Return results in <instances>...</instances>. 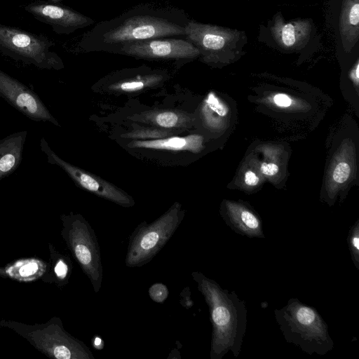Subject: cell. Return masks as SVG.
<instances>
[{"instance_id": "1", "label": "cell", "mask_w": 359, "mask_h": 359, "mask_svg": "<svg viewBox=\"0 0 359 359\" xmlns=\"http://www.w3.org/2000/svg\"><path fill=\"white\" fill-rule=\"evenodd\" d=\"M189 20L185 13L178 8L142 4L96 24L83 35L79 48L85 52L112 53L130 42L184 36Z\"/></svg>"}, {"instance_id": "2", "label": "cell", "mask_w": 359, "mask_h": 359, "mask_svg": "<svg viewBox=\"0 0 359 359\" xmlns=\"http://www.w3.org/2000/svg\"><path fill=\"white\" fill-rule=\"evenodd\" d=\"M194 278L210 309L212 325L211 359H222L229 351L237 358L247 328L245 302L234 291L222 288L201 273H195Z\"/></svg>"}, {"instance_id": "3", "label": "cell", "mask_w": 359, "mask_h": 359, "mask_svg": "<svg viewBox=\"0 0 359 359\" xmlns=\"http://www.w3.org/2000/svg\"><path fill=\"white\" fill-rule=\"evenodd\" d=\"M275 319L287 342L309 354L324 355L334 348L328 326L316 308L291 298L274 311Z\"/></svg>"}, {"instance_id": "4", "label": "cell", "mask_w": 359, "mask_h": 359, "mask_svg": "<svg viewBox=\"0 0 359 359\" xmlns=\"http://www.w3.org/2000/svg\"><path fill=\"white\" fill-rule=\"evenodd\" d=\"M184 39L200 52V60L210 65H226L240 57L248 39L245 32L190 20Z\"/></svg>"}, {"instance_id": "5", "label": "cell", "mask_w": 359, "mask_h": 359, "mask_svg": "<svg viewBox=\"0 0 359 359\" xmlns=\"http://www.w3.org/2000/svg\"><path fill=\"white\" fill-rule=\"evenodd\" d=\"M0 326L13 330L48 358L76 359L86 357L82 344L65 331L60 318L53 317L46 323L34 325L2 319Z\"/></svg>"}, {"instance_id": "6", "label": "cell", "mask_w": 359, "mask_h": 359, "mask_svg": "<svg viewBox=\"0 0 359 359\" xmlns=\"http://www.w3.org/2000/svg\"><path fill=\"white\" fill-rule=\"evenodd\" d=\"M50 42L35 34L0 25V51L40 69L59 70L64 65Z\"/></svg>"}, {"instance_id": "7", "label": "cell", "mask_w": 359, "mask_h": 359, "mask_svg": "<svg viewBox=\"0 0 359 359\" xmlns=\"http://www.w3.org/2000/svg\"><path fill=\"white\" fill-rule=\"evenodd\" d=\"M112 53L137 59L175 60L189 62L199 57L200 52L185 39L172 37L155 38L127 43L113 50Z\"/></svg>"}, {"instance_id": "8", "label": "cell", "mask_w": 359, "mask_h": 359, "mask_svg": "<svg viewBox=\"0 0 359 359\" xmlns=\"http://www.w3.org/2000/svg\"><path fill=\"white\" fill-rule=\"evenodd\" d=\"M40 148L49 163L61 168L80 187L118 204H132L133 200L129 196L114 184L62 159L51 149L44 138L40 140Z\"/></svg>"}, {"instance_id": "9", "label": "cell", "mask_w": 359, "mask_h": 359, "mask_svg": "<svg viewBox=\"0 0 359 359\" xmlns=\"http://www.w3.org/2000/svg\"><path fill=\"white\" fill-rule=\"evenodd\" d=\"M0 96L15 109L33 121L60 126L34 92L1 69Z\"/></svg>"}, {"instance_id": "10", "label": "cell", "mask_w": 359, "mask_h": 359, "mask_svg": "<svg viewBox=\"0 0 359 359\" xmlns=\"http://www.w3.org/2000/svg\"><path fill=\"white\" fill-rule=\"evenodd\" d=\"M25 9L35 18L50 25L58 34H69L95 22L86 15L58 5L32 4L27 5Z\"/></svg>"}, {"instance_id": "11", "label": "cell", "mask_w": 359, "mask_h": 359, "mask_svg": "<svg viewBox=\"0 0 359 359\" xmlns=\"http://www.w3.org/2000/svg\"><path fill=\"white\" fill-rule=\"evenodd\" d=\"M61 236L73 256L86 273L93 268V248L87 225L79 215L70 214L61 216Z\"/></svg>"}, {"instance_id": "12", "label": "cell", "mask_w": 359, "mask_h": 359, "mask_svg": "<svg viewBox=\"0 0 359 359\" xmlns=\"http://www.w3.org/2000/svg\"><path fill=\"white\" fill-rule=\"evenodd\" d=\"M271 36L276 44L285 50H299L309 41L312 31L310 19L285 21L281 13H277L270 26Z\"/></svg>"}, {"instance_id": "13", "label": "cell", "mask_w": 359, "mask_h": 359, "mask_svg": "<svg viewBox=\"0 0 359 359\" xmlns=\"http://www.w3.org/2000/svg\"><path fill=\"white\" fill-rule=\"evenodd\" d=\"M177 213V207L170 210L135 241L130 252L132 258L130 259H133L132 264L143 260V258H147L160 248L161 243L165 241L175 226Z\"/></svg>"}, {"instance_id": "14", "label": "cell", "mask_w": 359, "mask_h": 359, "mask_svg": "<svg viewBox=\"0 0 359 359\" xmlns=\"http://www.w3.org/2000/svg\"><path fill=\"white\" fill-rule=\"evenodd\" d=\"M221 214L227 226L236 233L250 238H265L260 217L245 204L226 201Z\"/></svg>"}, {"instance_id": "15", "label": "cell", "mask_w": 359, "mask_h": 359, "mask_svg": "<svg viewBox=\"0 0 359 359\" xmlns=\"http://www.w3.org/2000/svg\"><path fill=\"white\" fill-rule=\"evenodd\" d=\"M121 76L109 84V90L121 93L137 92L156 86L167 78L165 72L147 67L126 70L122 72Z\"/></svg>"}, {"instance_id": "16", "label": "cell", "mask_w": 359, "mask_h": 359, "mask_svg": "<svg viewBox=\"0 0 359 359\" xmlns=\"http://www.w3.org/2000/svg\"><path fill=\"white\" fill-rule=\"evenodd\" d=\"M128 118L151 126L179 130L189 128L194 121V118L191 115L173 109L148 110L131 116Z\"/></svg>"}, {"instance_id": "17", "label": "cell", "mask_w": 359, "mask_h": 359, "mask_svg": "<svg viewBox=\"0 0 359 359\" xmlns=\"http://www.w3.org/2000/svg\"><path fill=\"white\" fill-rule=\"evenodd\" d=\"M203 137L199 135H190L184 137L173 135L155 140H133L128 144V147L130 149H147L176 151H189L197 153L203 147Z\"/></svg>"}, {"instance_id": "18", "label": "cell", "mask_w": 359, "mask_h": 359, "mask_svg": "<svg viewBox=\"0 0 359 359\" xmlns=\"http://www.w3.org/2000/svg\"><path fill=\"white\" fill-rule=\"evenodd\" d=\"M27 131L15 132L0 140V180L13 173L22 159Z\"/></svg>"}, {"instance_id": "19", "label": "cell", "mask_w": 359, "mask_h": 359, "mask_svg": "<svg viewBox=\"0 0 359 359\" xmlns=\"http://www.w3.org/2000/svg\"><path fill=\"white\" fill-rule=\"evenodd\" d=\"M339 28L343 49L350 53L359 39V0H343Z\"/></svg>"}, {"instance_id": "20", "label": "cell", "mask_w": 359, "mask_h": 359, "mask_svg": "<svg viewBox=\"0 0 359 359\" xmlns=\"http://www.w3.org/2000/svg\"><path fill=\"white\" fill-rule=\"evenodd\" d=\"M48 263L38 257H25L16 259L4 267L7 278L20 283L35 281L44 275Z\"/></svg>"}, {"instance_id": "21", "label": "cell", "mask_w": 359, "mask_h": 359, "mask_svg": "<svg viewBox=\"0 0 359 359\" xmlns=\"http://www.w3.org/2000/svg\"><path fill=\"white\" fill-rule=\"evenodd\" d=\"M48 250L50 257L48 269L41 279L44 283L63 287L68 282L71 262L66 255L58 252L51 243H48Z\"/></svg>"}, {"instance_id": "22", "label": "cell", "mask_w": 359, "mask_h": 359, "mask_svg": "<svg viewBox=\"0 0 359 359\" xmlns=\"http://www.w3.org/2000/svg\"><path fill=\"white\" fill-rule=\"evenodd\" d=\"M181 130H171L158 128L156 126L134 128L133 130L122 135V137L127 139L137 140H155L170 136H173L180 133Z\"/></svg>"}, {"instance_id": "23", "label": "cell", "mask_w": 359, "mask_h": 359, "mask_svg": "<svg viewBox=\"0 0 359 359\" xmlns=\"http://www.w3.org/2000/svg\"><path fill=\"white\" fill-rule=\"evenodd\" d=\"M347 242L351 259L354 266L359 269V219L350 228Z\"/></svg>"}, {"instance_id": "24", "label": "cell", "mask_w": 359, "mask_h": 359, "mask_svg": "<svg viewBox=\"0 0 359 359\" xmlns=\"http://www.w3.org/2000/svg\"><path fill=\"white\" fill-rule=\"evenodd\" d=\"M350 175L351 167L349 164L346 162L341 161L334 168L332 177L334 182L342 184L348 180Z\"/></svg>"}, {"instance_id": "25", "label": "cell", "mask_w": 359, "mask_h": 359, "mask_svg": "<svg viewBox=\"0 0 359 359\" xmlns=\"http://www.w3.org/2000/svg\"><path fill=\"white\" fill-rule=\"evenodd\" d=\"M149 293L154 301L161 303L166 299L168 290L164 285L157 283L151 287Z\"/></svg>"}, {"instance_id": "26", "label": "cell", "mask_w": 359, "mask_h": 359, "mask_svg": "<svg viewBox=\"0 0 359 359\" xmlns=\"http://www.w3.org/2000/svg\"><path fill=\"white\" fill-rule=\"evenodd\" d=\"M274 104L281 108L289 107L292 104V98L285 93H277L273 97Z\"/></svg>"}, {"instance_id": "27", "label": "cell", "mask_w": 359, "mask_h": 359, "mask_svg": "<svg viewBox=\"0 0 359 359\" xmlns=\"http://www.w3.org/2000/svg\"><path fill=\"white\" fill-rule=\"evenodd\" d=\"M261 172L266 176H273L279 172V167L273 163L264 162L260 165Z\"/></svg>"}, {"instance_id": "28", "label": "cell", "mask_w": 359, "mask_h": 359, "mask_svg": "<svg viewBox=\"0 0 359 359\" xmlns=\"http://www.w3.org/2000/svg\"><path fill=\"white\" fill-rule=\"evenodd\" d=\"M244 182L247 186L255 187L259 184V178L255 172L248 170L244 174Z\"/></svg>"}, {"instance_id": "29", "label": "cell", "mask_w": 359, "mask_h": 359, "mask_svg": "<svg viewBox=\"0 0 359 359\" xmlns=\"http://www.w3.org/2000/svg\"><path fill=\"white\" fill-rule=\"evenodd\" d=\"M350 78L358 86L359 80V62L357 60L350 72Z\"/></svg>"}, {"instance_id": "30", "label": "cell", "mask_w": 359, "mask_h": 359, "mask_svg": "<svg viewBox=\"0 0 359 359\" xmlns=\"http://www.w3.org/2000/svg\"><path fill=\"white\" fill-rule=\"evenodd\" d=\"M0 277L4 278H7L6 273H5L4 267H2V266H0Z\"/></svg>"}, {"instance_id": "31", "label": "cell", "mask_w": 359, "mask_h": 359, "mask_svg": "<svg viewBox=\"0 0 359 359\" xmlns=\"http://www.w3.org/2000/svg\"><path fill=\"white\" fill-rule=\"evenodd\" d=\"M101 343V340L100 338H96L95 341V344L97 346Z\"/></svg>"}, {"instance_id": "32", "label": "cell", "mask_w": 359, "mask_h": 359, "mask_svg": "<svg viewBox=\"0 0 359 359\" xmlns=\"http://www.w3.org/2000/svg\"><path fill=\"white\" fill-rule=\"evenodd\" d=\"M53 1H59V0H53Z\"/></svg>"}]
</instances>
